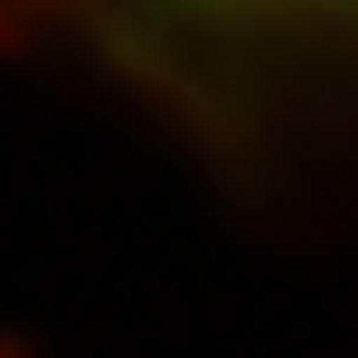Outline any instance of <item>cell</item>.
I'll list each match as a JSON object with an SVG mask.
<instances>
[{
	"mask_svg": "<svg viewBox=\"0 0 358 358\" xmlns=\"http://www.w3.org/2000/svg\"><path fill=\"white\" fill-rule=\"evenodd\" d=\"M151 10L217 29H311V19H358V0H151Z\"/></svg>",
	"mask_w": 358,
	"mask_h": 358,
	"instance_id": "obj_1",
	"label": "cell"
}]
</instances>
